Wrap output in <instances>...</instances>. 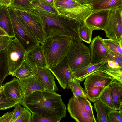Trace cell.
I'll list each match as a JSON object with an SVG mask.
<instances>
[{"mask_svg":"<svg viewBox=\"0 0 122 122\" xmlns=\"http://www.w3.org/2000/svg\"><path fill=\"white\" fill-rule=\"evenodd\" d=\"M91 4L93 11L110 10L122 6V0H94Z\"/></svg>","mask_w":122,"mask_h":122,"instance_id":"cell-21","label":"cell"},{"mask_svg":"<svg viewBox=\"0 0 122 122\" xmlns=\"http://www.w3.org/2000/svg\"><path fill=\"white\" fill-rule=\"evenodd\" d=\"M8 10L12 24L14 38L18 41L26 51L39 44L28 25L10 6L8 7Z\"/></svg>","mask_w":122,"mask_h":122,"instance_id":"cell-4","label":"cell"},{"mask_svg":"<svg viewBox=\"0 0 122 122\" xmlns=\"http://www.w3.org/2000/svg\"><path fill=\"white\" fill-rule=\"evenodd\" d=\"M32 118L31 112L27 108L23 107L19 117L14 122H31Z\"/></svg>","mask_w":122,"mask_h":122,"instance_id":"cell-37","label":"cell"},{"mask_svg":"<svg viewBox=\"0 0 122 122\" xmlns=\"http://www.w3.org/2000/svg\"><path fill=\"white\" fill-rule=\"evenodd\" d=\"M37 11L46 24V30L51 27L63 30L74 41H82L79 33V28L82 22L68 20L59 14H53L41 10Z\"/></svg>","mask_w":122,"mask_h":122,"instance_id":"cell-3","label":"cell"},{"mask_svg":"<svg viewBox=\"0 0 122 122\" xmlns=\"http://www.w3.org/2000/svg\"><path fill=\"white\" fill-rule=\"evenodd\" d=\"M106 49L110 58V60H112L117 62L120 66L122 67V57L115 54L107 48H106Z\"/></svg>","mask_w":122,"mask_h":122,"instance_id":"cell-42","label":"cell"},{"mask_svg":"<svg viewBox=\"0 0 122 122\" xmlns=\"http://www.w3.org/2000/svg\"><path fill=\"white\" fill-rule=\"evenodd\" d=\"M52 6L55 7L54 0H44Z\"/></svg>","mask_w":122,"mask_h":122,"instance_id":"cell-47","label":"cell"},{"mask_svg":"<svg viewBox=\"0 0 122 122\" xmlns=\"http://www.w3.org/2000/svg\"><path fill=\"white\" fill-rule=\"evenodd\" d=\"M12 38L7 35L0 36V51L5 49Z\"/></svg>","mask_w":122,"mask_h":122,"instance_id":"cell-39","label":"cell"},{"mask_svg":"<svg viewBox=\"0 0 122 122\" xmlns=\"http://www.w3.org/2000/svg\"><path fill=\"white\" fill-rule=\"evenodd\" d=\"M66 57L72 73L91 63L89 48L82 41H73Z\"/></svg>","mask_w":122,"mask_h":122,"instance_id":"cell-5","label":"cell"},{"mask_svg":"<svg viewBox=\"0 0 122 122\" xmlns=\"http://www.w3.org/2000/svg\"><path fill=\"white\" fill-rule=\"evenodd\" d=\"M14 111L5 113L0 117V122H12V119Z\"/></svg>","mask_w":122,"mask_h":122,"instance_id":"cell-43","label":"cell"},{"mask_svg":"<svg viewBox=\"0 0 122 122\" xmlns=\"http://www.w3.org/2000/svg\"><path fill=\"white\" fill-rule=\"evenodd\" d=\"M36 74L34 68L25 59L21 65L11 75L16 77L18 79H22L31 77Z\"/></svg>","mask_w":122,"mask_h":122,"instance_id":"cell-23","label":"cell"},{"mask_svg":"<svg viewBox=\"0 0 122 122\" xmlns=\"http://www.w3.org/2000/svg\"><path fill=\"white\" fill-rule=\"evenodd\" d=\"M22 90L23 98L35 91L45 89L44 86L37 75L22 79H18Z\"/></svg>","mask_w":122,"mask_h":122,"instance_id":"cell-16","label":"cell"},{"mask_svg":"<svg viewBox=\"0 0 122 122\" xmlns=\"http://www.w3.org/2000/svg\"><path fill=\"white\" fill-rule=\"evenodd\" d=\"M106 87L101 86L95 87L87 90L86 95L88 100L94 102L98 100L100 96Z\"/></svg>","mask_w":122,"mask_h":122,"instance_id":"cell-34","label":"cell"},{"mask_svg":"<svg viewBox=\"0 0 122 122\" xmlns=\"http://www.w3.org/2000/svg\"><path fill=\"white\" fill-rule=\"evenodd\" d=\"M6 54L9 75H12L25 59L26 51L15 38L12 39L5 50Z\"/></svg>","mask_w":122,"mask_h":122,"instance_id":"cell-8","label":"cell"},{"mask_svg":"<svg viewBox=\"0 0 122 122\" xmlns=\"http://www.w3.org/2000/svg\"><path fill=\"white\" fill-rule=\"evenodd\" d=\"M9 73L6 53L5 50H2L0 51V88Z\"/></svg>","mask_w":122,"mask_h":122,"instance_id":"cell-27","label":"cell"},{"mask_svg":"<svg viewBox=\"0 0 122 122\" xmlns=\"http://www.w3.org/2000/svg\"><path fill=\"white\" fill-rule=\"evenodd\" d=\"M6 35V32L0 27V36Z\"/></svg>","mask_w":122,"mask_h":122,"instance_id":"cell-48","label":"cell"},{"mask_svg":"<svg viewBox=\"0 0 122 122\" xmlns=\"http://www.w3.org/2000/svg\"><path fill=\"white\" fill-rule=\"evenodd\" d=\"M77 98L83 108L90 116L96 122H97L94 115L93 106L87 98L79 97Z\"/></svg>","mask_w":122,"mask_h":122,"instance_id":"cell-35","label":"cell"},{"mask_svg":"<svg viewBox=\"0 0 122 122\" xmlns=\"http://www.w3.org/2000/svg\"><path fill=\"white\" fill-rule=\"evenodd\" d=\"M109 122H122V109L111 110L108 115Z\"/></svg>","mask_w":122,"mask_h":122,"instance_id":"cell-36","label":"cell"},{"mask_svg":"<svg viewBox=\"0 0 122 122\" xmlns=\"http://www.w3.org/2000/svg\"><path fill=\"white\" fill-rule=\"evenodd\" d=\"M122 6L109 11L104 30L106 37L122 45Z\"/></svg>","mask_w":122,"mask_h":122,"instance_id":"cell-7","label":"cell"},{"mask_svg":"<svg viewBox=\"0 0 122 122\" xmlns=\"http://www.w3.org/2000/svg\"><path fill=\"white\" fill-rule=\"evenodd\" d=\"M18 103L7 98L4 94L3 86L0 88V110H5L12 107Z\"/></svg>","mask_w":122,"mask_h":122,"instance_id":"cell-33","label":"cell"},{"mask_svg":"<svg viewBox=\"0 0 122 122\" xmlns=\"http://www.w3.org/2000/svg\"><path fill=\"white\" fill-rule=\"evenodd\" d=\"M31 122H59L61 119L50 118L38 116L31 113Z\"/></svg>","mask_w":122,"mask_h":122,"instance_id":"cell-38","label":"cell"},{"mask_svg":"<svg viewBox=\"0 0 122 122\" xmlns=\"http://www.w3.org/2000/svg\"><path fill=\"white\" fill-rule=\"evenodd\" d=\"M110 10L93 11L82 22L93 30H104L107 25Z\"/></svg>","mask_w":122,"mask_h":122,"instance_id":"cell-13","label":"cell"},{"mask_svg":"<svg viewBox=\"0 0 122 122\" xmlns=\"http://www.w3.org/2000/svg\"><path fill=\"white\" fill-rule=\"evenodd\" d=\"M49 69L63 89H69V83L74 78L66 57L56 66Z\"/></svg>","mask_w":122,"mask_h":122,"instance_id":"cell-10","label":"cell"},{"mask_svg":"<svg viewBox=\"0 0 122 122\" xmlns=\"http://www.w3.org/2000/svg\"><path fill=\"white\" fill-rule=\"evenodd\" d=\"M34 69L36 73L42 82L45 90L53 92L58 91V88L55 83L53 75L48 68L36 67Z\"/></svg>","mask_w":122,"mask_h":122,"instance_id":"cell-18","label":"cell"},{"mask_svg":"<svg viewBox=\"0 0 122 122\" xmlns=\"http://www.w3.org/2000/svg\"><path fill=\"white\" fill-rule=\"evenodd\" d=\"M114 80L113 77L97 69L89 74L85 79L83 83L85 91L86 92L95 87H106Z\"/></svg>","mask_w":122,"mask_h":122,"instance_id":"cell-11","label":"cell"},{"mask_svg":"<svg viewBox=\"0 0 122 122\" xmlns=\"http://www.w3.org/2000/svg\"><path fill=\"white\" fill-rule=\"evenodd\" d=\"M2 86L4 94L7 98L20 103L23 96L18 79L14 77Z\"/></svg>","mask_w":122,"mask_h":122,"instance_id":"cell-17","label":"cell"},{"mask_svg":"<svg viewBox=\"0 0 122 122\" xmlns=\"http://www.w3.org/2000/svg\"><path fill=\"white\" fill-rule=\"evenodd\" d=\"M107 63L110 67L113 68H118L122 67L120 66L119 64L117 62L111 60H108Z\"/></svg>","mask_w":122,"mask_h":122,"instance_id":"cell-44","label":"cell"},{"mask_svg":"<svg viewBox=\"0 0 122 122\" xmlns=\"http://www.w3.org/2000/svg\"><path fill=\"white\" fill-rule=\"evenodd\" d=\"M107 61H103L97 63H90L73 73L74 78L76 80L79 81L80 82H82L89 74L99 69Z\"/></svg>","mask_w":122,"mask_h":122,"instance_id":"cell-22","label":"cell"},{"mask_svg":"<svg viewBox=\"0 0 122 122\" xmlns=\"http://www.w3.org/2000/svg\"><path fill=\"white\" fill-rule=\"evenodd\" d=\"M93 30L82 22L79 30V36L82 41L90 44L91 41Z\"/></svg>","mask_w":122,"mask_h":122,"instance_id":"cell-32","label":"cell"},{"mask_svg":"<svg viewBox=\"0 0 122 122\" xmlns=\"http://www.w3.org/2000/svg\"><path fill=\"white\" fill-rule=\"evenodd\" d=\"M67 109L71 117L77 122H96L89 115L77 98L73 96L69 100Z\"/></svg>","mask_w":122,"mask_h":122,"instance_id":"cell-14","label":"cell"},{"mask_svg":"<svg viewBox=\"0 0 122 122\" xmlns=\"http://www.w3.org/2000/svg\"><path fill=\"white\" fill-rule=\"evenodd\" d=\"M81 5L87 4H91L94 0H76Z\"/></svg>","mask_w":122,"mask_h":122,"instance_id":"cell-46","label":"cell"},{"mask_svg":"<svg viewBox=\"0 0 122 122\" xmlns=\"http://www.w3.org/2000/svg\"><path fill=\"white\" fill-rule=\"evenodd\" d=\"M13 110L14 112L13 115L12 119V122H14L19 117L22 111L23 107H21L20 104L18 103L14 106Z\"/></svg>","mask_w":122,"mask_h":122,"instance_id":"cell-41","label":"cell"},{"mask_svg":"<svg viewBox=\"0 0 122 122\" xmlns=\"http://www.w3.org/2000/svg\"><path fill=\"white\" fill-rule=\"evenodd\" d=\"M13 9L28 25L39 43L43 45L47 37V33L46 24L39 12L35 13Z\"/></svg>","mask_w":122,"mask_h":122,"instance_id":"cell-6","label":"cell"},{"mask_svg":"<svg viewBox=\"0 0 122 122\" xmlns=\"http://www.w3.org/2000/svg\"><path fill=\"white\" fill-rule=\"evenodd\" d=\"M93 105L97 114V120L98 122H109L108 115L111 109L98 100L94 102Z\"/></svg>","mask_w":122,"mask_h":122,"instance_id":"cell-24","label":"cell"},{"mask_svg":"<svg viewBox=\"0 0 122 122\" xmlns=\"http://www.w3.org/2000/svg\"><path fill=\"white\" fill-rule=\"evenodd\" d=\"M56 9L59 14L67 20L80 22H82L93 11L91 4L81 5L79 3Z\"/></svg>","mask_w":122,"mask_h":122,"instance_id":"cell-9","label":"cell"},{"mask_svg":"<svg viewBox=\"0 0 122 122\" xmlns=\"http://www.w3.org/2000/svg\"><path fill=\"white\" fill-rule=\"evenodd\" d=\"M11 0H0V5L8 7L11 4Z\"/></svg>","mask_w":122,"mask_h":122,"instance_id":"cell-45","label":"cell"},{"mask_svg":"<svg viewBox=\"0 0 122 122\" xmlns=\"http://www.w3.org/2000/svg\"><path fill=\"white\" fill-rule=\"evenodd\" d=\"M109 86L116 110H119L122 108V83L114 80Z\"/></svg>","mask_w":122,"mask_h":122,"instance_id":"cell-20","label":"cell"},{"mask_svg":"<svg viewBox=\"0 0 122 122\" xmlns=\"http://www.w3.org/2000/svg\"><path fill=\"white\" fill-rule=\"evenodd\" d=\"M47 36L41 45L47 67L52 68L66 56L74 41L64 30L51 27L46 30Z\"/></svg>","mask_w":122,"mask_h":122,"instance_id":"cell-2","label":"cell"},{"mask_svg":"<svg viewBox=\"0 0 122 122\" xmlns=\"http://www.w3.org/2000/svg\"><path fill=\"white\" fill-rule=\"evenodd\" d=\"M107 62L97 70L113 77L115 79L122 83V67L113 68L109 66Z\"/></svg>","mask_w":122,"mask_h":122,"instance_id":"cell-26","label":"cell"},{"mask_svg":"<svg viewBox=\"0 0 122 122\" xmlns=\"http://www.w3.org/2000/svg\"><path fill=\"white\" fill-rule=\"evenodd\" d=\"M32 3L37 10H41L53 14H59L56 8L44 0H32Z\"/></svg>","mask_w":122,"mask_h":122,"instance_id":"cell-29","label":"cell"},{"mask_svg":"<svg viewBox=\"0 0 122 122\" xmlns=\"http://www.w3.org/2000/svg\"><path fill=\"white\" fill-rule=\"evenodd\" d=\"M102 40L107 48L115 54L122 57V45L112 39L102 38Z\"/></svg>","mask_w":122,"mask_h":122,"instance_id":"cell-30","label":"cell"},{"mask_svg":"<svg viewBox=\"0 0 122 122\" xmlns=\"http://www.w3.org/2000/svg\"><path fill=\"white\" fill-rule=\"evenodd\" d=\"M80 82L74 78L69 83V89H71L74 97L76 98L79 97L87 98L86 92L81 86Z\"/></svg>","mask_w":122,"mask_h":122,"instance_id":"cell-31","label":"cell"},{"mask_svg":"<svg viewBox=\"0 0 122 122\" xmlns=\"http://www.w3.org/2000/svg\"><path fill=\"white\" fill-rule=\"evenodd\" d=\"M98 100L110 109L116 110L111 96L110 87L109 86L105 89L99 97Z\"/></svg>","mask_w":122,"mask_h":122,"instance_id":"cell-28","label":"cell"},{"mask_svg":"<svg viewBox=\"0 0 122 122\" xmlns=\"http://www.w3.org/2000/svg\"><path fill=\"white\" fill-rule=\"evenodd\" d=\"M20 104L38 116L61 119L66 116L67 106L61 95L55 92H35L25 96Z\"/></svg>","mask_w":122,"mask_h":122,"instance_id":"cell-1","label":"cell"},{"mask_svg":"<svg viewBox=\"0 0 122 122\" xmlns=\"http://www.w3.org/2000/svg\"><path fill=\"white\" fill-rule=\"evenodd\" d=\"M0 27L12 38L14 35L8 7L0 5Z\"/></svg>","mask_w":122,"mask_h":122,"instance_id":"cell-19","label":"cell"},{"mask_svg":"<svg viewBox=\"0 0 122 122\" xmlns=\"http://www.w3.org/2000/svg\"><path fill=\"white\" fill-rule=\"evenodd\" d=\"M89 48L91 55V63H97L110 60L102 38L99 36L93 38Z\"/></svg>","mask_w":122,"mask_h":122,"instance_id":"cell-12","label":"cell"},{"mask_svg":"<svg viewBox=\"0 0 122 122\" xmlns=\"http://www.w3.org/2000/svg\"><path fill=\"white\" fill-rule=\"evenodd\" d=\"M25 59L34 69L47 67L42 45L38 44L26 51Z\"/></svg>","mask_w":122,"mask_h":122,"instance_id":"cell-15","label":"cell"},{"mask_svg":"<svg viewBox=\"0 0 122 122\" xmlns=\"http://www.w3.org/2000/svg\"><path fill=\"white\" fill-rule=\"evenodd\" d=\"M55 7L57 8L68 5L78 3L76 0H54Z\"/></svg>","mask_w":122,"mask_h":122,"instance_id":"cell-40","label":"cell"},{"mask_svg":"<svg viewBox=\"0 0 122 122\" xmlns=\"http://www.w3.org/2000/svg\"><path fill=\"white\" fill-rule=\"evenodd\" d=\"M32 0H11L10 5L14 9L21 11L36 12H38L32 4Z\"/></svg>","mask_w":122,"mask_h":122,"instance_id":"cell-25","label":"cell"}]
</instances>
